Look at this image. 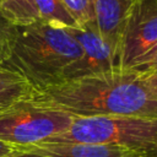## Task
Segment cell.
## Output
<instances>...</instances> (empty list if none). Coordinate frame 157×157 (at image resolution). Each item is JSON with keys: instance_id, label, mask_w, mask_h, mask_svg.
Wrapping results in <instances>:
<instances>
[{"instance_id": "obj_5", "label": "cell", "mask_w": 157, "mask_h": 157, "mask_svg": "<svg viewBox=\"0 0 157 157\" xmlns=\"http://www.w3.org/2000/svg\"><path fill=\"white\" fill-rule=\"evenodd\" d=\"M66 29L78 42L82 49V55L65 69L60 81L121 69L120 59L101 37L96 23L86 25L83 27H67Z\"/></svg>"}, {"instance_id": "obj_10", "label": "cell", "mask_w": 157, "mask_h": 157, "mask_svg": "<svg viewBox=\"0 0 157 157\" xmlns=\"http://www.w3.org/2000/svg\"><path fill=\"white\" fill-rule=\"evenodd\" d=\"M0 12L16 27L28 26L40 21L34 0H1Z\"/></svg>"}, {"instance_id": "obj_16", "label": "cell", "mask_w": 157, "mask_h": 157, "mask_svg": "<svg viewBox=\"0 0 157 157\" xmlns=\"http://www.w3.org/2000/svg\"><path fill=\"white\" fill-rule=\"evenodd\" d=\"M145 82L147 83V86L151 88V91L157 96V74H152V75H147V76H142Z\"/></svg>"}, {"instance_id": "obj_15", "label": "cell", "mask_w": 157, "mask_h": 157, "mask_svg": "<svg viewBox=\"0 0 157 157\" xmlns=\"http://www.w3.org/2000/svg\"><path fill=\"white\" fill-rule=\"evenodd\" d=\"M17 147L0 140V157H16Z\"/></svg>"}, {"instance_id": "obj_11", "label": "cell", "mask_w": 157, "mask_h": 157, "mask_svg": "<svg viewBox=\"0 0 157 157\" xmlns=\"http://www.w3.org/2000/svg\"><path fill=\"white\" fill-rule=\"evenodd\" d=\"M39 20L59 27H77L60 0H34Z\"/></svg>"}, {"instance_id": "obj_12", "label": "cell", "mask_w": 157, "mask_h": 157, "mask_svg": "<svg viewBox=\"0 0 157 157\" xmlns=\"http://www.w3.org/2000/svg\"><path fill=\"white\" fill-rule=\"evenodd\" d=\"M70 16L76 22L77 27L94 22V6L93 0H60Z\"/></svg>"}, {"instance_id": "obj_1", "label": "cell", "mask_w": 157, "mask_h": 157, "mask_svg": "<svg viewBox=\"0 0 157 157\" xmlns=\"http://www.w3.org/2000/svg\"><path fill=\"white\" fill-rule=\"evenodd\" d=\"M72 117L128 115L157 118V96L144 77L128 69L59 81L23 101Z\"/></svg>"}, {"instance_id": "obj_8", "label": "cell", "mask_w": 157, "mask_h": 157, "mask_svg": "<svg viewBox=\"0 0 157 157\" xmlns=\"http://www.w3.org/2000/svg\"><path fill=\"white\" fill-rule=\"evenodd\" d=\"M135 2L136 0H93L94 22L98 33L119 59L126 18Z\"/></svg>"}, {"instance_id": "obj_13", "label": "cell", "mask_w": 157, "mask_h": 157, "mask_svg": "<svg viewBox=\"0 0 157 157\" xmlns=\"http://www.w3.org/2000/svg\"><path fill=\"white\" fill-rule=\"evenodd\" d=\"M128 70H131L140 76L157 74V43L139 59H136L128 67Z\"/></svg>"}, {"instance_id": "obj_2", "label": "cell", "mask_w": 157, "mask_h": 157, "mask_svg": "<svg viewBox=\"0 0 157 157\" xmlns=\"http://www.w3.org/2000/svg\"><path fill=\"white\" fill-rule=\"evenodd\" d=\"M82 49L70 32L43 21L16 27L2 63L20 72L34 90L60 81Z\"/></svg>"}, {"instance_id": "obj_9", "label": "cell", "mask_w": 157, "mask_h": 157, "mask_svg": "<svg viewBox=\"0 0 157 157\" xmlns=\"http://www.w3.org/2000/svg\"><path fill=\"white\" fill-rule=\"evenodd\" d=\"M33 92V86L20 72L0 61V110L27 101Z\"/></svg>"}, {"instance_id": "obj_4", "label": "cell", "mask_w": 157, "mask_h": 157, "mask_svg": "<svg viewBox=\"0 0 157 157\" xmlns=\"http://www.w3.org/2000/svg\"><path fill=\"white\" fill-rule=\"evenodd\" d=\"M72 120L66 112L20 102L0 110V140L15 146L44 142L66 131Z\"/></svg>"}, {"instance_id": "obj_7", "label": "cell", "mask_w": 157, "mask_h": 157, "mask_svg": "<svg viewBox=\"0 0 157 157\" xmlns=\"http://www.w3.org/2000/svg\"><path fill=\"white\" fill-rule=\"evenodd\" d=\"M16 147V157H148L114 145L83 142H39Z\"/></svg>"}, {"instance_id": "obj_14", "label": "cell", "mask_w": 157, "mask_h": 157, "mask_svg": "<svg viewBox=\"0 0 157 157\" xmlns=\"http://www.w3.org/2000/svg\"><path fill=\"white\" fill-rule=\"evenodd\" d=\"M15 29L16 26L11 25L0 12V61L1 63L6 55V50Z\"/></svg>"}, {"instance_id": "obj_3", "label": "cell", "mask_w": 157, "mask_h": 157, "mask_svg": "<svg viewBox=\"0 0 157 157\" xmlns=\"http://www.w3.org/2000/svg\"><path fill=\"white\" fill-rule=\"evenodd\" d=\"M44 142L114 145L157 157V118L74 117L70 128Z\"/></svg>"}, {"instance_id": "obj_6", "label": "cell", "mask_w": 157, "mask_h": 157, "mask_svg": "<svg viewBox=\"0 0 157 157\" xmlns=\"http://www.w3.org/2000/svg\"><path fill=\"white\" fill-rule=\"evenodd\" d=\"M157 43V0H136L126 18L120 44L121 69Z\"/></svg>"}, {"instance_id": "obj_17", "label": "cell", "mask_w": 157, "mask_h": 157, "mask_svg": "<svg viewBox=\"0 0 157 157\" xmlns=\"http://www.w3.org/2000/svg\"><path fill=\"white\" fill-rule=\"evenodd\" d=\"M0 1H1V0H0Z\"/></svg>"}]
</instances>
